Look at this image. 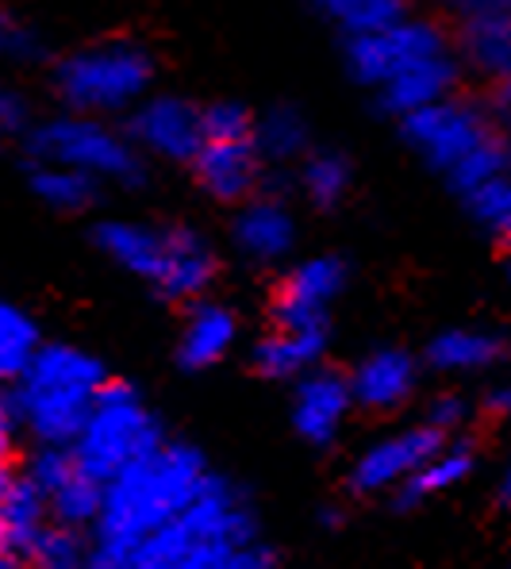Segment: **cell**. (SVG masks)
<instances>
[{
	"label": "cell",
	"mask_w": 511,
	"mask_h": 569,
	"mask_svg": "<svg viewBox=\"0 0 511 569\" xmlns=\"http://www.w3.org/2000/svg\"><path fill=\"white\" fill-rule=\"evenodd\" d=\"M100 497H104V481H97V477H89L86 470H73L66 477L62 485H54V489L47 492V505H50V520L58 523H70V527H81V531H89L100 512Z\"/></svg>",
	"instance_id": "33"
},
{
	"label": "cell",
	"mask_w": 511,
	"mask_h": 569,
	"mask_svg": "<svg viewBox=\"0 0 511 569\" xmlns=\"http://www.w3.org/2000/svg\"><path fill=\"white\" fill-rule=\"evenodd\" d=\"M242 339V316L239 308H231L228 300L200 297L192 305L181 308V331L173 342V366L186 378H200L208 370H220L223 362L234 355Z\"/></svg>",
	"instance_id": "19"
},
{
	"label": "cell",
	"mask_w": 511,
	"mask_h": 569,
	"mask_svg": "<svg viewBox=\"0 0 511 569\" xmlns=\"http://www.w3.org/2000/svg\"><path fill=\"white\" fill-rule=\"evenodd\" d=\"M481 450H484L481 427L462 431V435H450V439L442 442V447L434 450V455L427 458L412 477H404L397 489L384 492L381 508L389 516H397V520L423 512L427 505H434V500L447 497V492L462 489L469 477L481 470Z\"/></svg>",
	"instance_id": "17"
},
{
	"label": "cell",
	"mask_w": 511,
	"mask_h": 569,
	"mask_svg": "<svg viewBox=\"0 0 511 569\" xmlns=\"http://www.w3.org/2000/svg\"><path fill=\"white\" fill-rule=\"evenodd\" d=\"M297 200H304L315 216H334L350 204V197L358 192V162L347 147L334 142H315L297 166Z\"/></svg>",
	"instance_id": "23"
},
{
	"label": "cell",
	"mask_w": 511,
	"mask_h": 569,
	"mask_svg": "<svg viewBox=\"0 0 511 569\" xmlns=\"http://www.w3.org/2000/svg\"><path fill=\"white\" fill-rule=\"evenodd\" d=\"M43 342V328L28 308L0 300V385H12Z\"/></svg>",
	"instance_id": "31"
},
{
	"label": "cell",
	"mask_w": 511,
	"mask_h": 569,
	"mask_svg": "<svg viewBox=\"0 0 511 569\" xmlns=\"http://www.w3.org/2000/svg\"><path fill=\"white\" fill-rule=\"evenodd\" d=\"M334 342V323L323 328H270L258 335L247 347V373L262 385H284L289 389L300 373H308L312 366H320L331 358Z\"/></svg>",
	"instance_id": "21"
},
{
	"label": "cell",
	"mask_w": 511,
	"mask_h": 569,
	"mask_svg": "<svg viewBox=\"0 0 511 569\" xmlns=\"http://www.w3.org/2000/svg\"><path fill=\"white\" fill-rule=\"evenodd\" d=\"M23 186L54 216H93L108 197V186L93 173L39 158H23Z\"/></svg>",
	"instance_id": "25"
},
{
	"label": "cell",
	"mask_w": 511,
	"mask_h": 569,
	"mask_svg": "<svg viewBox=\"0 0 511 569\" xmlns=\"http://www.w3.org/2000/svg\"><path fill=\"white\" fill-rule=\"evenodd\" d=\"M354 284V258L342 250L297 254L273 270L265 284V323L270 328H323L334 323V308Z\"/></svg>",
	"instance_id": "7"
},
{
	"label": "cell",
	"mask_w": 511,
	"mask_h": 569,
	"mask_svg": "<svg viewBox=\"0 0 511 569\" xmlns=\"http://www.w3.org/2000/svg\"><path fill=\"white\" fill-rule=\"evenodd\" d=\"M465 212V220L477 231H484L489 239H500L511 231V173L504 178H492L484 186H477L473 192H465L462 200H454Z\"/></svg>",
	"instance_id": "35"
},
{
	"label": "cell",
	"mask_w": 511,
	"mask_h": 569,
	"mask_svg": "<svg viewBox=\"0 0 511 569\" xmlns=\"http://www.w3.org/2000/svg\"><path fill=\"white\" fill-rule=\"evenodd\" d=\"M492 508H497V512H511V455H508V462L500 466L497 485H492Z\"/></svg>",
	"instance_id": "44"
},
{
	"label": "cell",
	"mask_w": 511,
	"mask_h": 569,
	"mask_svg": "<svg viewBox=\"0 0 511 569\" xmlns=\"http://www.w3.org/2000/svg\"><path fill=\"white\" fill-rule=\"evenodd\" d=\"M431 12L447 23L484 20V16H511V0H431Z\"/></svg>",
	"instance_id": "39"
},
{
	"label": "cell",
	"mask_w": 511,
	"mask_h": 569,
	"mask_svg": "<svg viewBox=\"0 0 511 569\" xmlns=\"http://www.w3.org/2000/svg\"><path fill=\"white\" fill-rule=\"evenodd\" d=\"M450 36H454V54L473 89L511 78V16L450 23Z\"/></svg>",
	"instance_id": "24"
},
{
	"label": "cell",
	"mask_w": 511,
	"mask_h": 569,
	"mask_svg": "<svg viewBox=\"0 0 511 569\" xmlns=\"http://www.w3.org/2000/svg\"><path fill=\"white\" fill-rule=\"evenodd\" d=\"M12 473H16V462H0V505H4V492L8 485H12ZM20 555L12 550V542H8L4 535V523H0V569H20Z\"/></svg>",
	"instance_id": "43"
},
{
	"label": "cell",
	"mask_w": 511,
	"mask_h": 569,
	"mask_svg": "<svg viewBox=\"0 0 511 569\" xmlns=\"http://www.w3.org/2000/svg\"><path fill=\"white\" fill-rule=\"evenodd\" d=\"M89 562V531L50 520L28 547V566L36 569H81Z\"/></svg>",
	"instance_id": "34"
},
{
	"label": "cell",
	"mask_w": 511,
	"mask_h": 569,
	"mask_svg": "<svg viewBox=\"0 0 511 569\" xmlns=\"http://www.w3.org/2000/svg\"><path fill=\"white\" fill-rule=\"evenodd\" d=\"M254 142L262 150L265 166L292 170L320 139H315V123L304 112V104H297V100H270L265 108H258Z\"/></svg>",
	"instance_id": "26"
},
{
	"label": "cell",
	"mask_w": 511,
	"mask_h": 569,
	"mask_svg": "<svg viewBox=\"0 0 511 569\" xmlns=\"http://www.w3.org/2000/svg\"><path fill=\"white\" fill-rule=\"evenodd\" d=\"M54 58V47L43 36L36 20H28L16 8L0 4V70L4 73H31L47 70V62Z\"/></svg>",
	"instance_id": "29"
},
{
	"label": "cell",
	"mask_w": 511,
	"mask_h": 569,
	"mask_svg": "<svg viewBox=\"0 0 511 569\" xmlns=\"http://www.w3.org/2000/svg\"><path fill=\"white\" fill-rule=\"evenodd\" d=\"M358 416L354 392H350L347 366L320 362L289 385V427L308 450L331 455L339 450L350 420Z\"/></svg>",
	"instance_id": "13"
},
{
	"label": "cell",
	"mask_w": 511,
	"mask_h": 569,
	"mask_svg": "<svg viewBox=\"0 0 511 569\" xmlns=\"http://www.w3.org/2000/svg\"><path fill=\"white\" fill-rule=\"evenodd\" d=\"M508 566H511V550H508Z\"/></svg>",
	"instance_id": "46"
},
{
	"label": "cell",
	"mask_w": 511,
	"mask_h": 569,
	"mask_svg": "<svg viewBox=\"0 0 511 569\" xmlns=\"http://www.w3.org/2000/svg\"><path fill=\"white\" fill-rule=\"evenodd\" d=\"M120 128L136 142L142 154L154 166H186L204 142L200 128V100L189 93H173V89L158 86L147 93L131 112L120 116Z\"/></svg>",
	"instance_id": "14"
},
{
	"label": "cell",
	"mask_w": 511,
	"mask_h": 569,
	"mask_svg": "<svg viewBox=\"0 0 511 569\" xmlns=\"http://www.w3.org/2000/svg\"><path fill=\"white\" fill-rule=\"evenodd\" d=\"M454 50V36L450 23L431 8H419L408 20L392 23L384 31H370V36H339V62L350 86L373 93L377 86L392 78V73L408 70V66L423 62V58L447 54Z\"/></svg>",
	"instance_id": "9"
},
{
	"label": "cell",
	"mask_w": 511,
	"mask_h": 569,
	"mask_svg": "<svg viewBox=\"0 0 511 569\" xmlns=\"http://www.w3.org/2000/svg\"><path fill=\"white\" fill-rule=\"evenodd\" d=\"M36 100L23 86H16L12 73L0 70V142L16 139L20 142L23 131L36 123Z\"/></svg>",
	"instance_id": "37"
},
{
	"label": "cell",
	"mask_w": 511,
	"mask_h": 569,
	"mask_svg": "<svg viewBox=\"0 0 511 569\" xmlns=\"http://www.w3.org/2000/svg\"><path fill=\"white\" fill-rule=\"evenodd\" d=\"M492 250H497L500 258H508L511 254V231H508V236H500V239H492Z\"/></svg>",
	"instance_id": "45"
},
{
	"label": "cell",
	"mask_w": 511,
	"mask_h": 569,
	"mask_svg": "<svg viewBox=\"0 0 511 569\" xmlns=\"http://www.w3.org/2000/svg\"><path fill=\"white\" fill-rule=\"evenodd\" d=\"M265 535L254 489L212 466L197 497L139 542L128 569H242V550Z\"/></svg>",
	"instance_id": "2"
},
{
	"label": "cell",
	"mask_w": 511,
	"mask_h": 569,
	"mask_svg": "<svg viewBox=\"0 0 511 569\" xmlns=\"http://www.w3.org/2000/svg\"><path fill=\"white\" fill-rule=\"evenodd\" d=\"M334 36H370L419 12V0H304Z\"/></svg>",
	"instance_id": "27"
},
{
	"label": "cell",
	"mask_w": 511,
	"mask_h": 569,
	"mask_svg": "<svg viewBox=\"0 0 511 569\" xmlns=\"http://www.w3.org/2000/svg\"><path fill=\"white\" fill-rule=\"evenodd\" d=\"M350 392H354L358 416L370 420H397L412 412L423 397V358L404 342H373L362 355L347 362Z\"/></svg>",
	"instance_id": "12"
},
{
	"label": "cell",
	"mask_w": 511,
	"mask_h": 569,
	"mask_svg": "<svg viewBox=\"0 0 511 569\" xmlns=\"http://www.w3.org/2000/svg\"><path fill=\"white\" fill-rule=\"evenodd\" d=\"M504 173H511V136L497 128L442 178V186H447V192L454 200H462L465 192H473L477 186H484V181H492V178H504Z\"/></svg>",
	"instance_id": "30"
},
{
	"label": "cell",
	"mask_w": 511,
	"mask_h": 569,
	"mask_svg": "<svg viewBox=\"0 0 511 569\" xmlns=\"http://www.w3.org/2000/svg\"><path fill=\"white\" fill-rule=\"evenodd\" d=\"M20 423H16L12 400H8V389L0 385V462H20Z\"/></svg>",
	"instance_id": "41"
},
{
	"label": "cell",
	"mask_w": 511,
	"mask_h": 569,
	"mask_svg": "<svg viewBox=\"0 0 511 569\" xmlns=\"http://www.w3.org/2000/svg\"><path fill=\"white\" fill-rule=\"evenodd\" d=\"M89 247L116 266L120 273L136 278L150 289L166 258V220H139V216H97L89 223Z\"/></svg>",
	"instance_id": "20"
},
{
	"label": "cell",
	"mask_w": 511,
	"mask_h": 569,
	"mask_svg": "<svg viewBox=\"0 0 511 569\" xmlns=\"http://www.w3.org/2000/svg\"><path fill=\"white\" fill-rule=\"evenodd\" d=\"M419 358H423L427 378H492L511 366V328L508 323H450L427 335Z\"/></svg>",
	"instance_id": "16"
},
{
	"label": "cell",
	"mask_w": 511,
	"mask_h": 569,
	"mask_svg": "<svg viewBox=\"0 0 511 569\" xmlns=\"http://www.w3.org/2000/svg\"><path fill=\"white\" fill-rule=\"evenodd\" d=\"M447 439L450 435H442L439 427L423 423L415 416L412 423L392 427V431H384V435H377V439L365 442L362 450H354L350 462L342 466L334 492L347 497L354 508L381 505L384 492L397 489L404 477H412Z\"/></svg>",
	"instance_id": "10"
},
{
	"label": "cell",
	"mask_w": 511,
	"mask_h": 569,
	"mask_svg": "<svg viewBox=\"0 0 511 569\" xmlns=\"http://www.w3.org/2000/svg\"><path fill=\"white\" fill-rule=\"evenodd\" d=\"M108 378H112V366L97 350L43 335L20 378L4 385L23 442L28 447H70Z\"/></svg>",
	"instance_id": "3"
},
{
	"label": "cell",
	"mask_w": 511,
	"mask_h": 569,
	"mask_svg": "<svg viewBox=\"0 0 511 569\" xmlns=\"http://www.w3.org/2000/svg\"><path fill=\"white\" fill-rule=\"evenodd\" d=\"M350 516H354V505L334 492V497H327V500L315 505L312 520H315V527H320L323 535H339V531H347V527H350Z\"/></svg>",
	"instance_id": "42"
},
{
	"label": "cell",
	"mask_w": 511,
	"mask_h": 569,
	"mask_svg": "<svg viewBox=\"0 0 511 569\" xmlns=\"http://www.w3.org/2000/svg\"><path fill=\"white\" fill-rule=\"evenodd\" d=\"M223 270H228V254L200 223L166 220V258L147 292L158 305L181 312L192 300L212 297L223 281Z\"/></svg>",
	"instance_id": "15"
},
{
	"label": "cell",
	"mask_w": 511,
	"mask_h": 569,
	"mask_svg": "<svg viewBox=\"0 0 511 569\" xmlns=\"http://www.w3.org/2000/svg\"><path fill=\"white\" fill-rule=\"evenodd\" d=\"M300 200L281 189H258L242 204H234L223 223V242L250 270H281L300 250L304 223L297 212Z\"/></svg>",
	"instance_id": "11"
},
{
	"label": "cell",
	"mask_w": 511,
	"mask_h": 569,
	"mask_svg": "<svg viewBox=\"0 0 511 569\" xmlns=\"http://www.w3.org/2000/svg\"><path fill=\"white\" fill-rule=\"evenodd\" d=\"M173 435V427L166 423V416L150 405L147 389L139 381L112 373L100 385L93 408H89L86 423H81L78 439L70 442L73 458L89 477L108 481L128 462H136L139 455L162 447Z\"/></svg>",
	"instance_id": "6"
},
{
	"label": "cell",
	"mask_w": 511,
	"mask_h": 569,
	"mask_svg": "<svg viewBox=\"0 0 511 569\" xmlns=\"http://www.w3.org/2000/svg\"><path fill=\"white\" fill-rule=\"evenodd\" d=\"M397 142L423 166L434 178H447L458 162L477 147L481 139H489L497 131V123L489 120L481 104V93L473 86H465L462 93L442 97L434 104H423L415 112L400 116L392 123Z\"/></svg>",
	"instance_id": "8"
},
{
	"label": "cell",
	"mask_w": 511,
	"mask_h": 569,
	"mask_svg": "<svg viewBox=\"0 0 511 569\" xmlns=\"http://www.w3.org/2000/svg\"><path fill=\"white\" fill-rule=\"evenodd\" d=\"M465 86H469V78H465L462 62H458L454 50H447V54L423 58V62L392 73L384 86H377L370 93V108L377 120L397 123L400 116L415 112V108H423V104H434V100H442V97L462 93Z\"/></svg>",
	"instance_id": "22"
},
{
	"label": "cell",
	"mask_w": 511,
	"mask_h": 569,
	"mask_svg": "<svg viewBox=\"0 0 511 569\" xmlns=\"http://www.w3.org/2000/svg\"><path fill=\"white\" fill-rule=\"evenodd\" d=\"M412 412L423 423L439 427L442 435H462V431L481 427L477 423V397H473V389H465L462 381H442L439 389L423 392Z\"/></svg>",
	"instance_id": "32"
},
{
	"label": "cell",
	"mask_w": 511,
	"mask_h": 569,
	"mask_svg": "<svg viewBox=\"0 0 511 569\" xmlns=\"http://www.w3.org/2000/svg\"><path fill=\"white\" fill-rule=\"evenodd\" d=\"M0 523H4V535L16 555H20V562L28 566V547L50 523V505H47L43 489H39L20 466H16L12 485H8V492H4V505H0Z\"/></svg>",
	"instance_id": "28"
},
{
	"label": "cell",
	"mask_w": 511,
	"mask_h": 569,
	"mask_svg": "<svg viewBox=\"0 0 511 569\" xmlns=\"http://www.w3.org/2000/svg\"><path fill=\"white\" fill-rule=\"evenodd\" d=\"M212 473V458L197 439L173 431L162 447L139 455L104 481L100 512L89 527V569H128L147 535L170 523Z\"/></svg>",
	"instance_id": "1"
},
{
	"label": "cell",
	"mask_w": 511,
	"mask_h": 569,
	"mask_svg": "<svg viewBox=\"0 0 511 569\" xmlns=\"http://www.w3.org/2000/svg\"><path fill=\"white\" fill-rule=\"evenodd\" d=\"M20 150L23 158L86 170L104 181L108 189L131 192V197L154 189L158 166L128 139L120 120L54 108L47 116H36V123L20 136Z\"/></svg>",
	"instance_id": "5"
},
{
	"label": "cell",
	"mask_w": 511,
	"mask_h": 569,
	"mask_svg": "<svg viewBox=\"0 0 511 569\" xmlns=\"http://www.w3.org/2000/svg\"><path fill=\"white\" fill-rule=\"evenodd\" d=\"M477 93H481V104H484V112H489V120L511 136V78L492 81V86H481Z\"/></svg>",
	"instance_id": "40"
},
{
	"label": "cell",
	"mask_w": 511,
	"mask_h": 569,
	"mask_svg": "<svg viewBox=\"0 0 511 569\" xmlns=\"http://www.w3.org/2000/svg\"><path fill=\"white\" fill-rule=\"evenodd\" d=\"M258 108L242 97H208L200 100V128L204 139H250Z\"/></svg>",
	"instance_id": "36"
},
{
	"label": "cell",
	"mask_w": 511,
	"mask_h": 569,
	"mask_svg": "<svg viewBox=\"0 0 511 569\" xmlns=\"http://www.w3.org/2000/svg\"><path fill=\"white\" fill-rule=\"evenodd\" d=\"M265 158L258 150L254 136L250 139H204L200 150L186 166L192 189L208 200V204L231 212L247 197H254L265 181Z\"/></svg>",
	"instance_id": "18"
},
{
	"label": "cell",
	"mask_w": 511,
	"mask_h": 569,
	"mask_svg": "<svg viewBox=\"0 0 511 569\" xmlns=\"http://www.w3.org/2000/svg\"><path fill=\"white\" fill-rule=\"evenodd\" d=\"M473 397H477V423H481V431L511 423V373L500 370L492 378H484V385L473 389Z\"/></svg>",
	"instance_id": "38"
},
{
	"label": "cell",
	"mask_w": 511,
	"mask_h": 569,
	"mask_svg": "<svg viewBox=\"0 0 511 569\" xmlns=\"http://www.w3.org/2000/svg\"><path fill=\"white\" fill-rule=\"evenodd\" d=\"M43 81L54 108L120 120L162 86V54L142 36H100L50 58Z\"/></svg>",
	"instance_id": "4"
}]
</instances>
